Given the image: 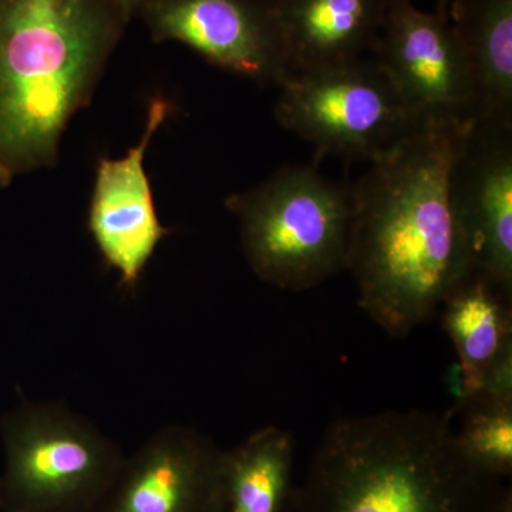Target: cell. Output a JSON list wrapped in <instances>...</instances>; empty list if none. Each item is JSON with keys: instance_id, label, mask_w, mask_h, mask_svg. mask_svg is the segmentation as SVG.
Instances as JSON below:
<instances>
[{"instance_id": "obj_1", "label": "cell", "mask_w": 512, "mask_h": 512, "mask_svg": "<svg viewBox=\"0 0 512 512\" xmlns=\"http://www.w3.org/2000/svg\"><path fill=\"white\" fill-rule=\"evenodd\" d=\"M464 127L421 124L352 184L346 269L360 308L394 338L426 323L473 274L448 191Z\"/></svg>"}, {"instance_id": "obj_2", "label": "cell", "mask_w": 512, "mask_h": 512, "mask_svg": "<svg viewBox=\"0 0 512 512\" xmlns=\"http://www.w3.org/2000/svg\"><path fill=\"white\" fill-rule=\"evenodd\" d=\"M505 481L467 457L451 414L342 417L319 441L296 512H512Z\"/></svg>"}, {"instance_id": "obj_3", "label": "cell", "mask_w": 512, "mask_h": 512, "mask_svg": "<svg viewBox=\"0 0 512 512\" xmlns=\"http://www.w3.org/2000/svg\"><path fill=\"white\" fill-rule=\"evenodd\" d=\"M123 22L107 0H0V183L56 160Z\"/></svg>"}, {"instance_id": "obj_4", "label": "cell", "mask_w": 512, "mask_h": 512, "mask_svg": "<svg viewBox=\"0 0 512 512\" xmlns=\"http://www.w3.org/2000/svg\"><path fill=\"white\" fill-rule=\"evenodd\" d=\"M241 244L254 274L285 291H306L345 271L353 220L352 185L313 165H288L232 195Z\"/></svg>"}, {"instance_id": "obj_5", "label": "cell", "mask_w": 512, "mask_h": 512, "mask_svg": "<svg viewBox=\"0 0 512 512\" xmlns=\"http://www.w3.org/2000/svg\"><path fill=\"white\" fill-rule=\"evenodd\" d=\"M0 437V512H96L124 460L64 402L20 400L3 414Z\"/></svg>"}, {"instance_id": "obj_6", "label": "cell", "mask_w": 512, "mask_h": 512, "mask_svg": "<svg viewBox=\"0 0 512 512\" xmlns=\"http://www.w3.org/2000/svg\"><path fill=\"white\" fill-rule=\"evenodd\" d=\"M278 87L276 119L318 160L372 163L421 126L373 59L293 72Z\"/></svg>"}, {"instance_id": "obj_7", "label": "cell", "mask_w": 512, "mask_h": 512, "mask_svg": "<svg viewBox=\"0 0 512 512\" xmlns=\"http://www.w3.org/2000/svg\"><path fill=\"white\" fill-rule=\"evenodd\" d=\"M372 55L419 123L471 124L470 76L446 12H424L413 0H387Z\"/></svg>"}, {"instance_id": "obj_8", "label": "cell", "mask_w": 512, "mask_h": 512, "mask_svg": "<svg viewBox=\"0 0 512 512\" xmlns=\"http://www.w3.org/2000/svg\"><path fill=\"white\" fill-rule=\"evenodd\" d=\"M448 191L473 275L512 298V127H464Z\"/></svg>"}, {"instance_id": "obj_9", "label": "cell", "mask_w": 512, "mask_h": 512, "mask_svg": "<svg viewBox=\"0 0 512 512\" xmlns=\"http://www.w3.org/2000/svg\"><path fill=\"white\" fill-rule=\"evenodd\" d=\"M140 10L156 39L220 69L275 86L292 73L272 0H146Z\"/></svg>"}, {"instance_id": "obj_10", "label": "cell", "mask_w": 512, "mask_h": 512, "mask_svg": "<svg viewBox=\"0 0 512 512\" xmlns=\"http://www.w3.org/2000/svg\"><path fill=\"white\" fill-rule=\"evenodd\" d=\"M222 456L208 434L165 426L124 456L96 512H222Z\"/></svg>"}, {"instance_id": "obj_11", "label": "cell", "mask_w": 512, "mask_h": 512, "mask_svg": "<svg viewBox=\"0 0 512 512\" xmlns=\"http://www.w3.org/2000/svg\"><path fill=\"white\" fill-rule=\"evenodd\" d=\"M170 113L168 101H150L141 140L126 156L97 165L87 225L101 258L127 291L137 288L158 245L173 232L158 220L144 167L147 148Z\"/></svg>"}, {"instance_id": "obj_12", "label": "cell", "mask_w": 512, "mask_h": 512, "mask_svg": "<svg viewBox=\"0 0 512 512\" xmlns=\"http://www.w3.org/2000/svg\"><path fill=\"white\" fill-rule=\"evenodd\" d=\"M293 72L325 69L372 52L387 0H272Z\"/></svg>"}, {"instance_id": "obj_13", "label": "cell", "mask_w": 512, "mask_h": 512, "mask_svg": "<svg viewBox=\"0 0 512 512\" xmlns=\"http://www.w3.org/2000/svg\"><path fill=\"white\" fill-rule=\"evenodd\" d=\"M473 90V123L512 127V0H451Z\"/></svg>"}, {"instance_id": "obj_14", "label": "cell", "mask_w": 512, "mask_h": 512, "mask_svg": "<svg viewBox=\"0 0 512 512\" xmlns=\"http://www.w3.org/2000/svg\"><path fill=\"white\" fill-rule=\"evenodd\" d=\"M512 298L471 274L443 302V326L458 357V403L483 389L491 367L512 349Z\"/></svg>"}, {"instance_id": "obj_15", "label": "cell", "mask_w": 512, "mask_h": 512, "mask_svg": "<svg viewBox=\"0 0 512 512\" xmlns=\"http://www.w3.org/2000/svg\"><path fill=\"white\" fill-rule=\"evenodd\" d=\"M295 439L266 426L222 456V512H296Z\"/></svg>"}, {"instance_id": "obj_16", "label": "cell", "mask_w": 512, "mask_h": 512, "mask_svg": "<svg viewBox=\"0 0 512 512\" xmlns=\"http://www.w3.org/2000/svg\"><path fill=\"white\" fill-rule=\"evenodd\" d=\"M463 421L458 443L481 470L500 478L512 473V399L476 394L457 403Z\"/></svg>"}, {"instance_id": "obj_17", "label": "cell", "mask_w": 512, "mask_h": 512, "mask_svg": "<svg viewBox=\"0 0 512 512\" xmlns=\"http://www.w3.org/2000/svg\"><path fill=\"white\" fill-rule=\"evenodd\" d=\"M107 2L116 9V12L126 22L134 12L140 10L141 6L146 3V0H107Z\"/></svg>"}, {"instance_id": "obj_18", "label": "cell", "mask_w": 512, "mask_h": 512, "mask_svg": "<svg viewBox=\"0 0 512 512\" xmlns=\"http://www.w3.org/2000/svg\"><path fill=\"white\" fill-rule=\"evenodd\" d=\"M451 0H436V9L441 10V12H446L448 10V6H450Z\"/></svg>"}]
</instances>
